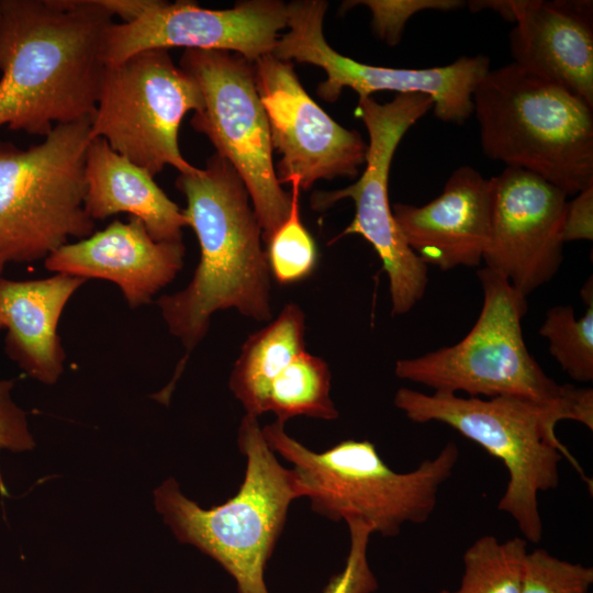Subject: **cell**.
<instances>
[{
    "instance_id": "1",
    "label": "cell",
    "mask_w": 593,
    "mask_h": 593,
    "mask_svg": "<svg viewBox=\"0 0 593 593\" xmlns=\"http://www.w3.org/2000/svg\"><path fill=\"white\" fill-rule=\"evenodd\" d=\"M112 23L99 0H0V126L45 137L91 119Z\"/></svg>"
},
{
    "instance_id": "2",
    "label": "cell",
    "mask_w": 593,
    "mask_h": 593,
    "mask_svg": "<svg viewBox=\"0 0 593 593\" xmlns=\"http://www.w3.org/2000/svg\"><path fill=\"white\" fill-rule=\"evenodd\" d=\"M176 187L187 201L183 214L197 235L200 260L189 284L160 296L157 305L188 356L216 311L271 318L270 271L248 191L226 159L212 155L204 169L179 174Z\"/></svg>"
},
{
    "instance_id": "3",
    "label": "cell",
    "mask_w": 593,
    "mask_h": 593,
    "mask_svg": "<svg viewBox=\"0 0 593 593\" xmlns=\"http://www.w3.org/2000/svg\"><path fill=\"white\" fill-rule=\"evenodd\" d=\"M394 405L414 423H444L500 459L508 474L497 508L515 521L524 538L542 536L538 494L559 484V462L567 458L588 481L579 462L556 435L560 421L593 429V390L580 388L572 399L541 403L515 396L462 398L410 388L396 391Z\"/></svg>"
},
{
    "instance_id": "4",
    "label": "cell",
    "mask_w": 593,
    "mask_h": 593,
    "mask_svg": "<svg viewBox=\"0 0 593 593\" xmlns=\"http://www.w3.org/2000/svg\"><path fill=\"white\" fill-rule=\"evenodd\" d=\"M237 441L247 465L233 497L202 508L169 478L154 491V503L178 540L221 564L234 579L238 593H269L265 582L267 561L290 504L305 496V491L295 471L279 463L258 417L244 415Z\"/></svg>"
},
{
    "instance_id": "5",
    "label": "cell",
    "mask_w": 593,
    "mask_h": 593,
    "mask_svg": "<svg viewBox=\"0 0 593 593\" xmlns=\"http://www.w3.org/2000/svg\"><path fill=\"white\" fill-rule=\"evenodd\" d=\"M481 147L567 195L593 187V107L514 63L490 69L472 94Z\"/></svg>"
},
{
    "instance_id": "6",
    "label": "cell",
    "mask_w": 593,
    "mask_h": 593,
    "mask_svg": "<svg viewBox=\"0 0 593 593\" xmlns=\"http://www.w3.org/2000/svg\"><path fill=\"white\" fill-rule=\"evenodd\" d=\"M261 430L270 449L292 463L314 512L332 521L360 519L383 537L430 517L459 458L458 446L449 441L433 459L402 473L393 471L369 440L347 439L315 452L289 436L281 422Z\"/></svg>"
},
{
    "instance_id": "7",
    "label": "cell",
    "mask_w": 593,
    "mask_h": 593,
    "mask_svg": "<svg viewBox=\"0 0 593 593\" xmlns=\"http://www.w3.org/2000/svg\"><path fill=\"white\" fill-rule=\"evenodd\" d=\"M90 125L91 119L56 125L27 149L0 142V273L93 233L85 209Z\"/></svg>"
},
{
    "instance_id": "8",
    "label": "cell",
    "mask_w": 593,
    "mask_h": 593,
    "mask_svg": "<svg viewBox=\"0 0 593 593\" xmlns=\"http://www.w3.org/2000/svg\"><path fill=\"white\" fill-rule=\"evenodd\" d=\"M477 275L483 302L469 333L452 346L399 359L395 376L434 391L472 398L558 403L577 395L580 388L558 384L529 354L522 331L527 298L499 272L484 267Z\"/></svg>"
},
{
    "instance_id": "9",
    "label": "cell",
    "mask_w": 593,
    "mask_h": 593,
    "mask_svg": "<svg viewBox=\"0 0 593 593\" xmlns=\"http://www.w3.org/2000/svg\"><path fill=\"white\" fill-rule=\"evenodd\" d=\"M203 104L197 81L167 49L142 51L105 65L90 135L153 176L166 166L193 174L199 168L183 158L178 133L184 115Z\"/></svg>"
},
{
    "instance_id": "10",
    "label": "cell",
    "mask_w": 593,
    "mask_h": 593,
    "mask_svg": "<svg viewBox=\"0 0 593 593\" xmlns=\"http://www.w3.org/2000/svg\"><path fill=\"white\" fill-rule=\"evenodd\" d=\"M179 66L197 81L204 101L190 124L240 177L267 243L288 216L291 194L276 175L253 63L226 51L184 49Z\"/></svg>"
},
{
    "instance_id": "11",
    "label": "cell",
    "mask_w": 593,
    "mask_h": 593,
    "mask_svg": "<svg viewBox=\"0 0 593 593\" xmlns=\"http://www.w3.org/2000/svg\"><path fill=\"white\" fill-rule=\"evenodd\" d=\"M430 109L432 98L422 93H399L387 103L372 97L358 99L355 114L369 135L365 170L350 186L316 192L311 199L312 208L321 211L342 199L354 201V219L338 237L360 235L373 247L389 279L393 315L406 314L424 296L428 266L409 247L394 220L390 166L405 133Z\"/></svg>"
},
{
    "instance_id": "12",
    "label": "cell",
    "mask_w": 593,
    "mask_h": 593,
    "mask_svg": "<svg viewBox=\"0 0 593 593\" xmlns=\"http://www.w3.org/2000/svg\"><path fill=\"white\" fill-rule=\"evenodd\" d=\"M328 4L323 0H298L287 4L289 31L278 38L273 55L322 68L326 80L317 94L335 102L344 88L360 98L373 92L422 93L432 98L435 116L446 123L463 124L473 114L472 94L491 69L485 55L461 56L454 63L432 68L373 66L346 57L328 45L323 19Z\"/></svg>"
},
{
    "instance_id": "13",
    "label": "cell",
    "mask_w": 593,
    "mask_h": 593,
    "mask_svg": "<svg viewBox=\"0 0 593 593\" xmlns=\"http://www.w3.org/2000/svg\"><path fill=\"white\" fill-rule=\"evenodd\" d=\"M253 66L272 148L282 155L276 169L280 184L298 179L300 190H309L321 179L355 178L366 163L361 135L339 125L309 96L291 60L269 54Z\"/></svg>"
},
{
    "instance_id": "14",
    "label": "cell",
    "mask_w": 593,
    "mask_h": 593,
    "mask_svg": "<svg viewBox=\"0 0 593 593\" xmlns=\"http://www.w3.org/2000/svg\"><path fill=\"white\" fill-rule=\"evenodd\" d=\"M284 27L287 4L278 0L240 1L227 10L154 0L138 20L109 26L103 59L110 65L146 49L182 47L233 52L254 63L273 53Z\"/></svg>"
},
{
    "instance_id": "15",
    "label": "cell",
    "mask_w": 593,
    "mask_h": 593,
    "mask_svg": "<svg viewBox=\"0 0 593 593\" xmlns=\"http://www.w3.org/2000/svg\"><path fill=\"white\" fill-rule=\"evenodd\" d=\"M485 267L523 296L553 278L563 261L567 194L529 171L506 167L492 177Z\"/></svg>"
},
{
    "instance_id": "16",
    "label": "cell",
    "mask_w": 593,
    "mask_h": 593,
    "mask_svg": "<svg viewBox=\"0 0 593 593\" xmlns=\"http://www.w3.org/2000/svg\"><path fill=\"white\" fill-rule=\"evenodd\" d=\"M492 180L470 166L457 168L443 192L423 205L396 203L394 220L409 247L441 270L475 267L488 245Z\"/></svg>"
},
{
    "instance_id": "17",
    "label": "cell",
    "mask_w": 593,
    "mask_h": 593,
    "mask_svg": "<svg viewBox=\"0 0 593 593\" xmlns=\"http://www.w3.org/2000/svg\"><path fill=\"white\" fill-rule=\"evenodd\" d=\"M182 240L157 242L134 216L119 220L76 243H67L45 258L56 273L114 282L127 304H147L170 283L183 266Z\"/></svg>"
},
{
    "instance_id": "18",
    "label": "cell",
    "mask_w": 593,
    "mask_h": 593,
    "mask_svg": "<svg viewBox=\"0 0 593 593\" xmlns=\"http://www.w3.org/2000/svg\"><path fill=\"white\" fill-rule=\"evenodd\" d=\"M508 43L515 65L593 107V2L511 0Z\"/></svg>"
},
{
    "instance_id": "19",
    "label": "cell",
    "mask_w": 593,
    "mask_h": 593,
    "mask_svg": "<svg viewBox=\"0 0 593 593\" xmlns=\"http://www.w3.org/2000/svg\"><path fill=\"white\" fill-rule=\"evenodd\" d=\"M86 279L66 273L37 280L0 278L5 351L30 377L54 384L66 354L57 333L64 307Z\"/></svg>"
},
{
    "instance_id": "20",
    "label": "cell",
    "mask_w": 593,
    "mask_h": 593,
    "mask_svg": "<svg viewBox=\"0 0 593 593\" xmlns=\"http://www.w3.org/2000/svg\"><path fill=\"white\" fill-rule=\"evenodd\" d=\"M85 209L93 220L118 213L139 219L157 242L182 240L188 226L181 210L146 169L114 152L101 137L91 138L85 165Z\"/></svg>"
},
{
    "instance_id": "21",
    "label": "cell",
    "mask_w": 593,
    "mask_h": 593,
    "mask_svg": "<svg viewBox=\"0 0 593 593\" xmlns=\"http://www.w3.org/2000/svg\"><path fill=\"white\" fill-rule=\"evenodd\" d=\"M304 336V313L289 303L276 320L247 338L230 378V388L246 414L259 416L270 381L305 350Z\"/></svg>"
},
{
    "instance_id": "22",
    "label": "cell",
    "mask_w": 593,
    "mask_h": 593,
    "mask_svg": "<svg viewBox=\"0 0 593 593\" xmlns=\"http://www.w3.org/2000/svg\"><path fill=\"white\" fill-rule=\"evenodd\" d=\"M331 371L320 357L306 350L299 354L268 384L259 415L271 412L278 422L305 415L332 421L338 411L331 399Z\"/></svg>"
},
{
    "instance_id": "23",
    "label": "cell",
    "mask_w": 593,
    "mask_h": 593,
    "mask_svg": "<svg viewBox=\"0 0 593 593\" xmlns=\"http://www.w3.org/2000/svg\"><path fill=\"white\" fill-rule=\"evenodd\" d=\"M527 553L524 537H480L465 551L460 586L451 593H521Z\"/></svg>"
},
{
    "instance_id": "24",
    "label": "cell",
    "mask_w": 593,
    "mask_h": 593,
    "mask_svg": "<svg viewBox=\"0 0 593 593\" xmlns=\"http://www.w3.org/2000/svg\"><path fill=\"white\" fill-rule=\"evenodd\" d=\"M586 310L577 318L571 305L550 307L539 334L548 339L549 351L560 367L578 382L593 380V284L592 277L581 289Z\"/></svg>"
},
{
    "instance_id": "25",
    "label": "cell",
    "mask_w": 593,
    "mask_h": 593,
    "mask_svg": "<svg viewBox=\"0 0 593 593\" xmlns=\"http://www.w3.org/2000/svg\"><path fill=\"white\" fill-rule=\"evenodd\" d=\"M290 184L289 214L266 243L270 275L281 284L305 279L313 272L317 261L315 242L300 217L298 179H293Z\"/></svg>"
},
{
    "instance_id": "26",
    "label": "cell",
    "mask_w": 593,
    "mask_h": 593,
    "mask_svg": "<svg viewBox=\"0 0 593 593\" xmlns=\"http://www.w3.org/2000/svg\"><path fill=\"white\" fill-rule=\"evenodd\" d=\"M592 583L591 567L535 549L525 559L521 593H588Z\"/></svg>"
},
{
    "instance_id": "27",
    "label": "cell",
    "mask_w": 593,
    "mask_h": 593,
    "mask_svg": "<svg viewBox=\"0 0 593 593\" xmlns=\"http://www.w3.org/2000/svg\"><path fill=\"white\" fill-rule=\"evenodd\" d=\"M349 529V551L343 570L331 578L323 593H373L378 580L373 574L367 549L371 529L360 519L345 521Z\"/></svg>"
},
{
    "instance_id": "28",
    "label": "cell",
    "mask_w": 593,
    "mask_h": 593,
    "mask_svg": "<svg viewBox=\"0 0 593 593\" xmlns=\"http://www.w3.org/2000/svg\"><path fill=\"white\" fill-rule=\"evenodd\" d=\"M366 5L372 13L371 26L377 36L394 46L402 37L409 19L424 10L451 11L466 4L460 0H365L350 1Z\"/></svg>"
},
{
    "instance_id": "29",
    "label": "cell",
    "mask_w": 593,
    "mask_h": 593,
    "mask_svg": "<svg viewBox=\"0 0 593 593\" xmlns=\"http://www.w3.org/2000/svg\"><path fill=\"white\" fill-rule=\"evenodd\" d=\"M12 380L0 381V450L24 451L34 447L25 413L13 402Z\"/></svg>"
},
{
    "instance_id": "30",
    "label": "cell",
    "mask_w": 593,
    "mask_h": 593,
    "mask_svg": "<svg viewBox=\"0 0 593 593\" xmlns=\"http://www.w3.org/2000/svg\"><path fill=\"white\" fill-rule=\"evenodd\" d=\"M564 242L593 239V187L577 194L567 202L564 223Z\"/></svg>"
},
{
    "instance_id": "31",
    "label": "cell",
    "mask_w": 593,
    "mask_h": 593,
    "mask_svg": "<svg viewBox=\"0 0 593 593\" xmlns=\"http://www.w3.org/2000/svg\"><path fill=\"white\" fill-rule=\"evenodd\" d=\"M99 2L112 16H119L121 23H131L138 20L152 7L154 0H99Z\"/></svg>"
},
{
    "instance_id": "32",
    "label": "cell",
    "mask_w": 593,
    "mask_h": 593,
    "mask_svg": "<svg viewBox=\"0 0 593 593\" xmlns=\"http://www.w3.org/2000/svg\"><path fill=\"white\" fill-rule=\"evenodd\" d=\"M0 328H4V325H3V318H2L1 313H0Z\"/></svg>"
},
{
    "instance_id": "33",
    "label": "cell",
    "mask_w": 593,
    "mask_h": 593,
    "mask_svg": "<svg viewBox=\"0 0 593 593\" xmlns=\"http://www.w3.org/2000/svg\"><path fill=\"white\" fill-rule=\"evenodd\" d=\"M439 593H451V592L448 590H441Z\"/></svg>"
}]
</instances>
